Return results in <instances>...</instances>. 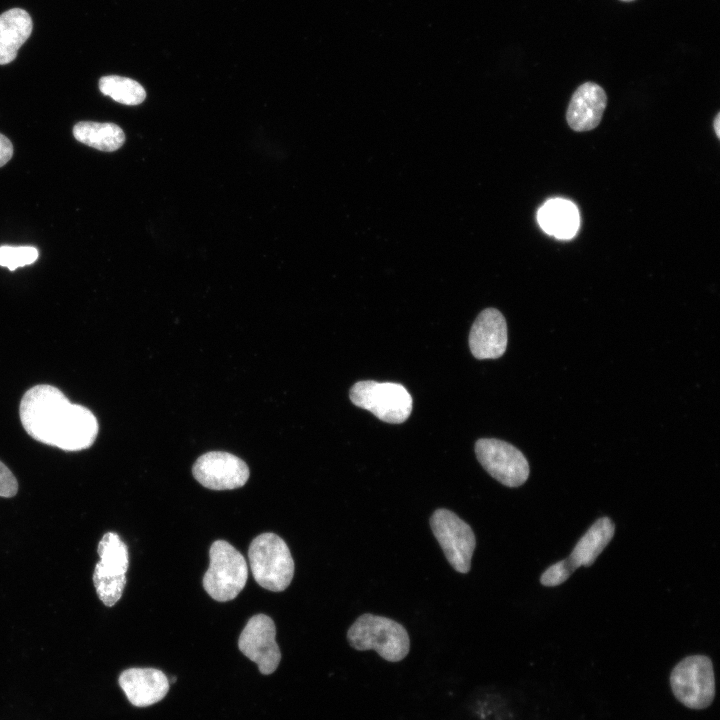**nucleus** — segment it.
<instances>
[{
  "instance_id": "f257e3e1",
  "label": "nucleus",
  "mask_w": 720,
  "mask_h": 720,
  "mask_svg": "<svg viewBox=\"0 0 720 720\" xmlns=\"http://www.w3.org/2000/svg\"><path fill=\"white\" fill-rule=\"evenodd\" d=\"M19 414L23 428L33 439L64 451L87 449L98 435L95 415L71 403L51 385L30 388L22 397Z\"/></svg>"
},
{
  "instance_id": "f03ea898",
  "label": "nucleus",
  "mask_w": 720,
  "mask_h": 720,
  "mask_svg": "<svg viewBox=\"0 0 720 720\" xmlns=\"http://www.w3.org/2000/svg\"><path fill=\"white\" fill-rule=\"evenodd\" d=\"M347 640L353 649L375 650L388 662L403 660L410 649L409 636L403 625L369 613L359 616L350 626Z\"/></svg>"
},
{
  "instance_id": "7ed1b4c3",
  "label": "nucleus",
  "mask_w": 720,
  "mask_h": 720,
  "mask_svg": "<svg viewBox=\"0 0 720 720\" xmlns=\"http://www.w3.org/2000/svg\"><path fill=\"white\" fill-rule=\"evenodd\" d=\"M248 558L255 581L263 588L285 590L294 576V561L285 541L274 533L256 536L248 549Z\"/></svg>"
},
{
  "instance_id": "20e7f679",
  "label": "nucleus",
  "mask_w": 720,
  "mask_h": 720,
  "mask_svg": "<svg viewBox=\"0 0 720 720\" xmlns=\"http://www.w3.org/2000/svg\"><path fill=\"white\" fill-rule=\"evenodd\" d=\"M209 558V567L203 576L205 591L219 602L236 598L248 578L243 555L230 543L217 540L210 547Z\"/></svg>"
},
{
  "instance_id": "39448f33",
  "label": "nucleus",
  "mask_w": 720,
  "mask_h": 720,
  "mask_svg": "<svg viewBox=\"0 0 720 720\" xmlns=\"http://www.w3.org/2000/svg\"><path fill=\"white\" fill-rule=\"evenodd\" d=\"M350 400L378 419L392 424L406 421L413 406L412 397L403 385L372 380L355 383L350 389Z\"/></svg>"
},
{
  "instance_id": "423d86ee",
  "label": "nucleus",
  "mask_w": 720,
  "mask_h": 720,
  "mask_svg": "<svg viewBox=\"0 0 720 720\" xmlns=\"http://www.w3.org/2000/svg\"><path fill=\"white\" fill-rule=\"evenodd\" d=\"M670 684L675 697L686 707L704 709L715 696V678L711 660L692 655L681 660L672 670Z\"/></svg>"
},
{
  "instance_id": "0eeeda50",
  "label": "nucleus",
  "mask_w": 720,
  "mask_h": 720,
  "mask_svg": "<svg viewBox=\"0 0 720 720\" xmlns=\"http://www.w3.org/2000/svg\"><path fill=\"white\" fill-rule=\"evenodd\" d=\"M430 526L454 570L460 573L469 572L476 546L472 528L455 513L444 508L434 511Z\"/></svg>"
},
{
  "instance_id": "6e6552de",
  "label": "nucleus",
  "mask_w": 720,
  "mask_h": 720,
  "mask_svg": "<svg viewBox=\"0 0 720 720\" xmlns=\"http://www.w3.org/2000/svg\"><path fill=\"white\" fill-rule=\"evenodd\" d=\"M475 454L482 467L507 487H518L529 476L527 459L508 442L494 438L479 439L475 443Z\"/></svg>"
},
{
  "instance_id": "1a4fd4ad",
  "label": "nucleus",
  "mask_w": 720,
  "mask_h": 720,
  "mask_svg": "<svg viewBox=\"0 0 720 720\" xmlns=\"http://www.w3.org/2000/svg\"><path fill=\"white\" fill-rule=\"evenodd\" d=\"M276 627L273 620L264 614L252 616L239 640V650L255 662L264 675L273 673L281 660V652L275 641Z\"/></svg>"
},
{
  "instance_id": "9d476101",
  "label": "nucleus",
  "mask_w": 720,
  "mask_h": 720,
  "mask_svg": "<svg viewBox=\"0 0 720 720\" xmlns=\"http://www.w3.org/2000/svg\"><path fill=\"white\" fill-rule=\"evenodd\" d=\"M194 478L212 490H231L243 486L249 478V468L239 457L223 451L201 455L192 468Z\"/></svg>"
},
{
  "instance_id": "9b49d317",
  "label": "nucleus",
  "mask_w": 720,
  "mask_h": 720,
  "mask_svg": "<svg viewBox=\"0 0 720 720\" xmlns=\"http://www.w3.org/2000/svg\"><path fill=\"white\" fill-rule=\"evenodd\" d=\"M469 347L477 359L501 357L507 347V325L497 309L487 308L479 313L469 334Z\"/></svg>"
},
{
  "instance_id": "f8f14e48",
  "label": "nucleus",
  "mask_w": 720,
  "mask_h": 720,
  "mask_svg": "<svg viewBox=\"0 0 720 720\" xmlns=\"http://www.w3.org/2000/svg\"><path fill=\"white\" fill-rule=\"evenodd\" d=\"M606 105L604 89L594 82H585L572 94L566 111L567 123L576 132L593 130L601 122Z\"/></svg>"
},
{
  "instance_id": "ddd939ff",
  "label": "nucleus",
  "mask_w": 720,
  "mask_h": 720,
  "mask_svg": "<svg viewBox=\"0 0 720 720\" xmlns=\"http://www.w3.org/2000/svg\"><path fill=\"white\" fill-rule=\"evenodd\" d=\"M119 685L136 707H147L161 701L169 691V679L154 668H129L119 676Z\"/></svg>"
},
{
  "instance_id": "4468645a",
  "label": "nucleus",
  "mask_w": 720,
  "mask_h": 720,
  "mask_svg": "<svg viewBox=\"0 0 720 720\" xmlns=\"http://www.w3.org/2000/svg\"><path fill=\"white\" fill-rule=\"evenodd\" d=\"M32 19L27 11L12 8L0 15V65L12 62L30 37Z\"/></svg>"
},
{
  "instance_id": "2eb2a0df",
  "label": "nucleus",
  "mask_w": 720,
  "mask_h": 720,
  "mask_svg": "<svg viewBox=\"0 0 720 720\" xmlns=\"http://www.w3.org/2000/svg\"><path fill=\"white\" fill-rule=\"evenodd\" d=\"M538 222L548 234L558 239H571L579 227L577 207L569 200L551 199L538 211Z\"/></svg>"
},
{
  "instance_id": "dca6fc26",
  "label": "nucleus",
  "mask_w": 720,
  "mask_h": 720,
  "mask_svg": "<svg viewBox=\"0 0 720 720\" xmlns=\"http://www.w3.org/2000/svg\"><path fill=\"white\" fill-rule=\"evenodd\" d=\"M615 531L610 518L598 519L577 542L568 559L575 568L590 566L608 545Z\"/></svg>"
},
{
  "instance_id": "f3484780",
  "label": "nucleus",
  "mask_w": 720,
  "mask_h": 720,
  "mask_svg": "<svg viewBox=\"0 0 720 720\" xmlns=\"http://www.w3.org/2000/svg\"><path fill=\"white\" fill-rule=\"evenodd\" d=\"M73 135L79 142L106 152L119 149L125 141L123 130L114 123L81 121L73 127Z\"/></svg>"
},
{
  "instance_id": "a211bd4d",
  "label": "nucleus",
  "mask_w": 720,
  "mask_h": 720,
  "mask_svg": "<svg viewBox=\"0 0 720 720\" xmlns=\"http://www.w3.org/2000/svg\"><path fill=\"white\" fill-rule=\"evenodd\" d=\"M97 552L100 560L96 564L93 574L126 575L129 566L128 548L118 534L105 533L98 544Z\"/></svg>"
},
{
  "instance_id": "6ab92c4d",
  "label": "nucleus",
  "mask_w": 720,
  "mask_h": 720,
  "mask_svg": "<svg viewBox=\"0 0 720 720\" xmlns=\"http://www.w3.org/2000/svg\"><path fill=\"white\" fill-rule=\"evenodd\" d=\"M99 89L104 95L124 105H138L146 98V92L140 83L117 75L101 77Z\"/></svg>"
},
{
  "instance_id": "aec40b11",
  "label": "nucleus",
  "mask_w": 720,
  "mask_h": 720,
  "mask_svg": "<svg viewBox=\"0 0 720 720\" xmlns=\"http://www.w3.org/2000/svg\"><path fill=\"white\" fill-rule=\"evenodd\" d=\"M126 582V575L104 576L93 574L96 593L102 603L108 607L115 605L121 598Z\"/></svg>"
},
{
  "instance_id": "412c9836",
  "label": "nucleus",
  "mask_w": 720,
  "mask_h": 720,
  "mask_svg": "<svg viewBox=\"0 0 720 720\" xmlns=\"http://www.w3.org/2000/svg\"><path fill=\"white\" fill-rule=\"evenodd\" d=\"M38 255V250L32 246H1L0 266L14 271L19 267L33 264Z\"/></svg>"
},
{
  "instance_id": "4be33fe9",
  "label": "nucleus",
  "mask_w": 720,
  "mask_h": 720,
  "mask_svg": "<svg viewBox=\"0 0 720 720\" xmlns=\"http://www.w3.org/2000/svg\"><path fill=\"white\" fill-rule=\"evenodd\" d=\"M575 569L568 558L561 560L546 569L540 578V582L548 587L560 585L569 578Z\"/></svg>"
},
{
  "instance_id": "5701e85b",
  "label": "nucleus",
  "mask_w": 720,
  "mask_h": 720,
  "mask_svg": "<svg viewBox=\"0 0 720 720\" xmlns=\"http://www.w3.org/2000/svg\"><path fill=\"white\" fill-rule=\"evenodd\" d=\"M18 491V483L13 473L0 461V497H12Z\"/></svg>"
},
{
  "instance_id": "b1692460",
  "label": "nucleus",
  "mask_w": 720,
  "mask_h": 720,
  "mask_svg": "<svg viewBox=\"0 0 720 720\" xmlns=\"http://www.w3.org/2000/svg\"><path fill=\"white\" fill-rule=\"evenodd\" d=\"M13 155V145L11 141L0 133V167L4 166Z\"/></svg>"
},
{
  "instance_id": "393cba45",
  "label": "nucleus",
  "mask_w": 720,
  "mask_h": 720,
  "mask_svg": "<svg viewBox=\"0 0 720 720\" xmlns=\"http://www.w3.org/2000/svg\"><path fill=\"white\" fill-rule=\"evenodd\" d=\"M719 116H720V115H719V113H718V114L716 115L715 119H714V129H715V132H716V135H717L718 138L720 137V133H719V128H720V127H719V122H720Z\"/></svg>"
},
{
  "instance_id": "a878e982",
  "label": "nucleus",
  "mask_w": 720,
  "mask_h": 720,
  "mask_svg": "<svg viewBox=\"0 0 720 720\" xmlns=\"http://www.w3.org/2000/svg\"><path fill=\"white\" fill-rule=\"evenodd\" d=\"M621 1H626V2H629V1H633V0H621Z\"/></svg>"
}]
</instances>
